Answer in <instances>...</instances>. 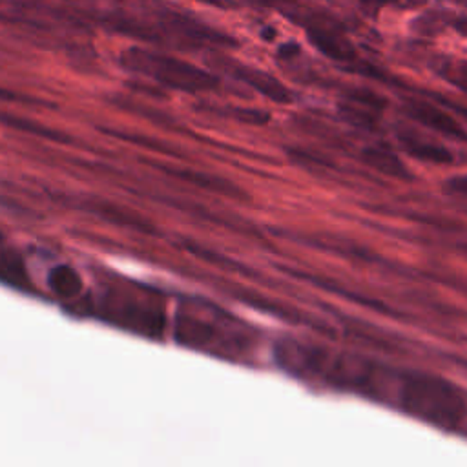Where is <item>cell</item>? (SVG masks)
<instances>
[{"instance_id": "obj_14", "label": "cell", "mask_w": 467, "mask_h": 467, "mask_svg": "<svg viewBox=\"0 0 467 467\" xmlns=\"http://www.w3.org/2000/svg\"><path fill=\"white\" fill-rule=\"evenodd\" d=\"M372 5H396V7H414L425 4V0H361Z\"/></svg>"}, {"instance_id": "obj_8", "label": "cell", "mask_w": 467, "mask_h": 467, "mask_svg": "<svg viewBox=\"0 0 467 467\" xmlns=\"http://www.w3.org/2000/svg\"><path fill=\"white\" fill-rule=\"evenodd\" d=\"M337 111L341 115V119L352 126H358V128H365V130H374L376 124H378V115L376 111L368 109V108H363V106H358L354 102H339L337 104Z\"/></svg>"}, {"instance_id": "obj_5", "label": "cell", "mask_w": 467, "mask_h": 467, "mask_svg": "<svg viewBox=\"0 0 467 467\" xmlns=\"http://www.w3.org/2000/svg\"><path fill=\"white\" fill-rule=\"evenodd\" d=\"M403 111L416 122L434 131H440L451 139L467 142V130L452 115H449L447 111L440 109L434 104H429L423 100H407V104L403 106Z\"/></svg>"}, {"instance_id": "obj_10", "label": "cell", "mask_w": 467, "mask_h": 467, "mask_svg": "<svg viewBox=\"0 0 467 467\" xmlns=\"http://www.w3.org/2000/svg\"><path fill=\"white\" fill-rule=\"evenodd\" d=\"M434 69L440 77H443L447 82L460 88L463 93H467V60H454V58H440L434 64Z\"/></svg>"}, {"instance_id": "obj_12", "label": "cell", "mask_w": 467, "mask_h": 467, "mask_svg": "<svg viewBox=\"0 0 467 467\" xmlns=\"http://www.w3.org/2000/svg\"><path fill=\"white\" fill-rule=\"evenodd\" d=\"M228 113H232L234 119L244 122V124H255V126H261V124H266L272 115L266 111V109H259V108H230Z\"/></svg>"}, {"instance_id": "obj_11", "label": "cell", "mask_w": 467, "mask_h": 467, "mask_svg": "<svg viewBox=\"0 0 467 467\" xmlns=\"http://www.w3.org/2000/svg\"><path fill=\"white\" fill-rule=\"evenodd\" d=\"M0 120L7 126H13L16 130H22V131H27V133H33V135H38V137H44V139H51V140H66V137L44 124H38L35 120H29V119H24V117H18V115H9V113H0Z\"/></svg>"}, {"instance_id": "obj_19", "label": "cell", "mask_w": 467, "mask_h": 467, "mask_svg": "<svg viewBox=\"0 0 467 467\" xmlns=\"http://www.w3.org/2000/svg\"><path fill=\"white\" fill-rule=\"evenodd\" d=\"M265 29H266V31H263V33H261V36H263L265 40H272V38L275 36V31H274V27H265Z\"/></svg>"}, {"instance_id": "obj_3", "label": "cell", "mask_w": 467, "mask_h": 467, "mask_svg": "<svg viewBox=\"0 0 467 467\" xmlns=\"http://www.w3.org/2000/svg\"><path fill=\"white\" fill-rule=\"evenodd\" d=\"M215 64L226 71L228 75H232L234 78L248 84L250 88H254L255 91H259L261 95H265L266 99H272L274 102L277 104H290L292 102V93L290 89L281 84L275 77L257 69V67H252V66H246V64H239L235 60H230V58H217Z\"/></svg>"}, {"instance_id": "obj_9", "label": "cell", "mask_w": 467, "mask_h": 467, "mask_svg": "<svg viewBox=\"0 0 467 467\" xmlns=\"http://www.w3.org/2000/svg\"><path fill=\"white\" fill-rule=\"evenodd\" d=\"M343 95L348 102H354L358 106H363V108H368L376 113L383 111L387 106H389V100L376 93L374 89H368V88H363V86H347L343 89Z\"/></svg>"}, {"instance_id": "obj_16", "label": "cell", "mask_w": 467, "mask_h": 467, "mask_svg": "<svg viewBox=\"0 0 467 467\" xmlns=\"http://www.w3.org/2000/svg\"><path fill=\"white\" fill-rule=\"evenodd\" d=\"M451 26L454 27L456 33H460L462 36H467V16H456L451 20Z\"/></svg>"}, {"instance_id": "obj_17", "label": "cell", "mask_w": 467, "mask_h": 467, "mask_svg": "<svg viewBox=\"0 0 467 467\" xmlns=\"http://www.w3.org/2000/svg\"><path fill=\"white\" fill-rule=\"evenodd\" d=\"M0 99H7V100H27V97L18 95V93H13V91H7V89H4V88H0Z\"/></svg>"}, {"instance_id": "obj_4", "label": "cell", "mask_w": 467, "mask_h": 467, "mask_svg": "<svg viewBox=\"0 0 467 467\" xmlns=\"http://www.w3.org/2000/svg\"><path fill=\"white\" fill-rule=\"evenodd\" d=\"M305 33H306V38L310 40V44L325 57H328L336 62H343V66L359 60L356 47L334 26H330V24L325 26V24L314 20V24H305Z\"/></svg>"}, {"instance_id": "obj_13", "label": "cell", "mask_w": 467, "mask_h": 467, "mask_svg": "<svg viewBox=\"0 0 467 467\" xmlns=\"http://www.w3.org/2000/svg\"><path fill=\"white\" fill-rule=\"evenodd\" d=\"M447 193H454V195H467V175H456L451 177L449 181H445L443 184Z\"/></svg>"}, {"instance_id": "obj_15", "label": "cell", "mask_w": 467, "mask_h": 467, "mask_svg": "<svg viewBox=\"0 0 467 467\" xmlns=\"http://www.w3.org/2000/svg\"><path fill=\"white\" fill-rule=\"evenodd\" d=\"M299 51H301V47H299L297 42H286V44H281L277 47V55L281 58H294V57L299 55Z\"/></svg>"}, {"instance_id": "obj_18", "label": "cell", "mask_w": 467, "mask_h": 467, "mask_svg": "<svg viewBox=\"0 0 467 467\" xmlns=\"http://www.w3.org/2000/svg\"><path fill=\"white\" fill-rule=\"evenodd\" d=\"M201 2H206V4H212L217 7H234V4L228 0H201Z\"/></svg>"}, {"instance_id": "obj_7", "label": "cell", "mask_w": 467, "mask_h": 467, "mask_svg": "<svg viewBox=\"0 0 467 467\" xmlns=\"http://www.w3.org/2000/svg\"><path fill=\"white\" fill-rule=\"evenodd\" d=\"M400 142H401L403 150L409 155L416 157V159L431 161V162H440V164L452 162V153L447 148H443V146L420 140L418 137L409 135V133H400Z\"/></svg>"}, {"instance_id": "obj_6", "label": "cell", "mask_w": 467, "mask_h": 467, "mask_svg": "<svg viewBox=\"0 0 467 467\" xmlns=\"http://www.w3.org/2000/svg\"><path fill=\"white\" fill-rule=\"evenodd\" d=\"M361 159L372 166L374 170L390 175V177H398V179H409L410 173L409 170L403 166V162L400 161V157L383 148V146H367L361 150Z\"/></svg>"}, {"instance_id": "obj_1", "label": "cell", "mask_w": 467, "mask_h": 467, "mask_svg": "<svg viewBox=\"0 0 467 467\" xmlns=\"http://www.w3.org/2000/svg\"><path fill=\"white\" fill-rule=\"evenodd\" d=\"M120 62L124 67L142 73L162 86L190 91V93L217 89V86L221 84L215 75L190 62L151 53L140 47H130L128 51H124L120 57Z\"/></svg>"}, {"instance_id": "obj_2", "label": "cell", "mask_w": 467, "mask_h": 467, "mask_svg": "<svg viewBox=\"0 0 467 467\" xmlns=\"http://www.w3.org/2000/svg\"><path fill=\"white\" fill-rule=\"evenodd\" d=\"M405 387V403L421 416L447 423L456 420L462 412L460 396L438 379L414 378Z\"/></svg>"}]
</instances>
